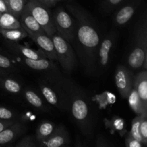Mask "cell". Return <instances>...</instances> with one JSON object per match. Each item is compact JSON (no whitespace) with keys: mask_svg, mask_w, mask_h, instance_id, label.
I'll list each match as a JSON object with an SVG mask.
<instances>
[{"mask_svg":"<svg viewBox=\"0 0 147 147\" xmlns=\"http://www.w3.org/2000/svg\"><path fill=\"white\" fill-rule=\"evenodd\" d=\"M113 126L116 128V130H121V129H123V121L119 118L118 119H116L114 121V124H113Z\"/></svg>","mask_w":147,"mask_h":147,"instance_id":"obj_34","label":"cell"},{"mask_svg":"<svg viewBox=\"0 0 147 147\" xmlns=\"http://www.w3.org/2000/svg\"><path fill=\"white\" fill-rule=\"evenodd\" d=\"M1 12H0V16H1Z\"/></svg>","mask_w":147,"mask_h":147,"instance_id":"obj_37","label":"cell"},{"mask_svg":"<svg viewBox=\"0 0 147 147\" xmlns=\"http://www.w3.org/2000/svg\"><path fill=\"white\" fill-rule=\"evenodd\" d=\"M139 132L144 146L147 144V111L139 115Z\"/></svg>","mask_w":147,"mask_h":147,"instance_id":"obj_25","label":"cell"},{"mask_svg":"<svg viewBox=\"0 0 147 147\" xmlns=\"http://www.w3.org/2000/svg\"><path fill=\"white\" fill-rule=\"evenodd\" d=\"M51 39L54 43L57 53V60L66 72L73 70L76 64V58L74 51L70 43L60 37L57 33L53 34Z\"/></svg>","mask_w":147,"mask_h":147,"instance_id":"obj_4","label":"cell"},{"mask_svg":"<svg viewBox=\"0 0 147 147\" xmlns=\"http://www.w3.org/2000/svg\"><path fill=\"white\" fill-rule=\"evenodd\" d=\"M3 68L0 67V76H2V75H5L6 74V71L5 70H3Z\"/></svg>","mask_w":147,"mask_h":147,"instance_id":"obj_36","label":"cell"},{"mask_svg":"<svg viewBox=\"0 0 147 147\" xmlns=\"http://www.w3.org/2000/svg\"><path fill=\"white\" fill-rule=\"evenodd\" d=\"M24 64L30 68L36 70H44L50 68L53 65V63L50 60L46 58L42 59H29L24 57Z\"/></svg>","mask_w":147,"mask_h":147,"instance_id":"obj_20","label":"cell"},{"mask_svg":"<svg viewBox=\"0 0 147 147\" xmlns=\"http://www.w3.org/2000/svg\"><path fill=\"white\" fill-rule=\"evenodd\" d=\"M38 146V142L36 140L35 137L32 136H26L23 137L15 146L17 147H36Z\"/></svg>","mask_w":147,"mask_h":147,"instance_id":"obj_27","label":"cell"},{"mask_svg":"<svg viewBox=\"0 0 147 147\" xmlns=\"http://www.w3.org/2000/svg\"><path fill=\"white\" fill-rule=\"evenodd\" d=\"M15 123L13 120H0V132Z\"/></svg>","mask_w":147,"mask_h":147,"instance_id":"obj_31","label":"cell"},{"mask_svg":"<svg viewBox=\"0 0 147 147\" xmlns=\"http://www.w3.org/2000/svg\"><path fill=\"white\" fill-rule=\"evenodd\" d=\"M0 28L20 29L22 28L20 20L10 13H1L0 16Z\"/></svg>","mask_w":147,"mask_h":147,"instance_id":"obj_18","label":"cell"},{"mask_svg":"<svg viewBox=\"0 0 147 147\" xmlns=\"http://www.w3.org/2000/svg\"><path fill=\"white\" fill-rule=\"evenodd\" d=\"M0 34L5 40L13 42L21 40L28 36V34L23 27L20 29L0 28Z\"/></svg>","mask_w":147,"mask_h":147,"instance_id":"obj_16","label":"cell"},{"mask_svg":"<svg viewBox=\"0 0 147 147\" xmlns=\"http://www.w3.org/2000/svg\"><path fill=\"white\" fill-rule=\"evenodd\" d=\"M116 87L122 97L127 98L133 88L134 78L132 74L126 67L119 65L115 74Z\"/></svg>","mask_w":147,"mask_h":147,"instance_id":"obj_5","label":"cell"},{"mask_svg":"<svg viewBox=\"0 0 147 147\" xmlns=\"http://www.w3.org/2000/svg\"><path fill=\"white\" fill-rule=\"evenodd\" d=\"M24 96H25L26 99L27 101L32 105L38 109H42L43 107V103L42 99L40 98V96L34 93V91L30 90H25L24 92Z\"/></svg>","mask_w":147,"mask_h":147,"instance_id":"obj_24","label":"cell"},{"mask_svg":"<svg viewBox=\"0 0 147 147\" xmlns=\"http://www.w3.org/2000/svg\"><path fill=\"white\" fill-rule=\"evenodd\" d=\"M0 12L1 13H9L4 0H0Z\"/></svg>","mask_w":147,"mask_h":147,"instance_id":"obj_35","label":"cell"},{"mask_svg":"<svg viewBox=\"0 0 147 147\" xmlns=\"http://www.w3.org/2000/svg\"><path fill=\"white\" fill-rule=\"evenodd\" d=\"M133 87L137 91L144 108L147 109V72H140L134 78Z\"/></svg>","mask_w":147,"mask_h":147,"instance_id":"obj_11","label":"cell"},{"mask_svg":"<svg viewBox=\"0 0 147 147\" xmlns=\"http://www.w3.org/2000/svg\"><path fill=\"white\" fill-rule=\"evenodd\" d=\"M126 145L128 147H143L144 146L142 142H139L136 139H135L134 138L132 137L130 132H129V134L126 136Z\"/></svg>","mask_w":147,"mask_h":147,"instance_id":"obj_29","label":"cell"},{"mask_svg":"<svg viewBox=\"0 0 147 147\" xmlns=\"http://www.w3.org/2000/svg\"><path fill=\"white\" fill-rule=\"evenodd\" d=\"M28 36L39 46L46 57L52 60H57V53L53 40L45 33H32L28 32Z\"/></svg>","mask_w":147,"mask_h":147,"instance_id":"obj_6","label":"cell"},{"mask_svg":"<svg viewBox=\"0 0 147 147\" xmlns=\"http://www.w3.org/2000/svg\"><path fill=\"white\" fill-rule=\"evenodd\" d=\"M123 1V0H105V3L107 7L112 8L121 4Z\"/></svg>","mask_w":147,"mask_h":147,"instance_id":"obj_32","label":"cell"},{"mask_svg":"<svg viewBox=\"0 0 147 147\" xmlns=\"http://www.w3.org/2000/svg\"><path fill=\"white\" fill-rule=\"evenodd\" d=\"M20 18L22 27L27 32H30L32 33H45L26 7H24Z\"/></svg>","mask_w":147,"mask_h":147,"instance_id":"obj_13","label":"cell"},{"mask_svg":"<svg viewBox=\"0 0 147 147\" xmlns=\"http://www.w3.org/2000/svg\"><path fill=\"white\" fill-rule=\"evenodd\" d=\"M115 37L112 34L111 37H106L102 42L98 51V63L100 67H105L109 64V55L114 44Z\"/></svg>","mask_w":147,"mask_h":147,"instance_id":"obj_14","label":"cell"},{"mask_svg":"<svg viewBox=\"0 0 147 147\" xmlns=\"http://www.w3.org/2000/svg\"><path fill=\"white\" fill-rule=\"evenodd\" d=\"M127 98L129 99V104L131 109L134 111V113L137 116H139L144 112L147 111V109H145L144 108L142 100H141L135 88H132Z\"/></svg>","mask_w":147,"mask_h":147,"instance_id":"obj_17","label":"cell"},{"mask_svg":"<svg viewBox=\"0 0 147 147\" xmlns=\"http://www.w3.org/2000/svg\"><path fill=\"white\" fill-rule=\"evenodd\" d=\"M53 21L57 33L70 43L76 37V25L71 16L62 7H58L52 13Z\"/></svg>","mask_w":147,"mask_h":147,"instance_id":"obj_3","label":"cell"},{"mask_svg":"<svg viewBox=\"0 0 147 147\" xmlns=\"http://www.w3.org/2000/svg\"><path fill=\"white\" fill-rule=\"evenodd\" d=\"M0 86L11 93H17L21 90L20 84L11 79H0Z\"/></svg>","mask_w":147,"mask_h":147,"instance_id":"obj_23","label":"cell"},{"mask_svg":"<svg viewBox=\"0 0 147 147\" xmlns=\"http://www.w3.org/2000/svg\"><path fill=\"white\" fill-rule=\"evenodd\" d=\"M75 14L78 18V27H76V36L84 50L93 52L97 51L100 44V37L94 27L90 24V22L82 14H78L77 9H75Z\"/></svg>","mask_w":147,"mask_h":147,"instance_id":"obj_1","label":"cell"},{"mask_svg":"<svg viewBox=\"0 0 147 147\" xmlns=\"http://www.w3.org/2000/svg\"><path fill=\"white\" fill-rule=\"evenodd\" d=\"M14 113L5 107H0V120H12Z\"/></svg>","mask_w":147,"mask_h":147,"instance_id":"obj_28","label":"cell"},{"mask_svg":"<svg viewBox=\"0 0 147 147\" xmlns=\"http://www.w3.org/2000/svg\"><path fill=\"white\" fill-rule=\"evenodd\" d=\"M55 129V126L54 123L51 122L44 121L39 125L36 131L35 139L39 144L43 140L48 137L50 134L53 132V131Z\"/></svg>","mask_w":147,"mask_h":147,"instance_id":"obj_19","label":"cell"},{"mask_svg":"<svg viewBox=\"0 0 147 147\" xmlns=\"http://www.w3.org/2000/svg\"><path fill=\"white\" fill-rule=\"evenodd\" d=\"M12 67L11 61L6 56L0 54V67L3 69L11 68Z\"/></svg>","mask_w":147,"mask_h":147,"instance_id":"obj_30","label":"cell"},{"mask_svg":"<svg viewBox=\"0 0 147 147\" xmlns=\"http://www.w3.org/2000/svg\"><path fill=\"white\" fill-rule=\"evenodd\" d=\"M24 127L21 123L16 122L0 132V146L12 143L24 131Z\"/></svg>","mask_w":147,"mask_h":147,"instance_id":"obj_9","label":"cell"},{"mask_svg":"<svg viewBox=\"0 0 147 147\" xmlns=\"http://www.w3.org/2000/svg\"><path fill=\"white\" fill-rule=\"evenodd\" d=\"M40 88H41L42 95L45 98L47 101L51 105L57 106V103H58V100H57V97L55 92L51 88L45 86V85H40Z\"/></svg>","mask_w":147,"mask_h":147,"instance_id":"obj_22","label":"cell"},{"mask_svg":"<svg viewBox=\"0 0 147 147\" xmlns=\"http://www.w3.org/2000/svg\"><path fill=\"white\" fill-rule=\"evenodd\" d=\"M10 14L17 19H20L24 7L27 0H4Z\"/></svg>","mask_w":147,"mask_h":147,"instance_id":"obj_21","label":"cell"},{"mask_svg":"<svg viewBox=\"0 0 147 147\" xmlns=\"http://www.w3.org/2000/svg\"><path fill=\"white\" fill-rule=\"evenodd\" d=\"M43 4H44L45 7H47V8H51V7H54L55 5V4H57L58 1H60V0H40Z\"/></svg>","mask_w":147,"mask_h":147,"instance_id":"obj_33","label":"cell"},{"mask_svg":"<svg viewBox=\"0 0 147 147\" xmlns=\"http://www.w3.org/2000/svg\"><path fill=\"white\" fill-rule=\"evenodd\" d=\"M69 143L68 136L65 129L58 126L45 140L39 144V146L61 147L67 146Z\"/></svg>","mask_w":147,"mask_h":147,"instance_id":"obj_8","label":"cell"},{"mask_svg":"<svg viewBox=\"0 0 147 147\" xmlns=\"http://www.w3.org/2000/svg\"><path fill=\"white\" fill-rule=\"evenodd\" d=\"M132 137L143 144V139L139 132V116H136L132 121L131 130L130 131Z\"/></svg>","mask_w":147,"mask_h":147,"instance_id":"obj_26","label":"cell"},{"mask_svg":"<svg viewBox=\"0 0 147 147\" xmlns=\"http://www.w3.org/2000/svg\"><path fill=\"white\" fill-rule=\"evenodd\" d=\"M72 113L76 120L83 121L88 115V106L85 100L77 98L72 104Z\"/></svg>","mask_w":147,"mask_h":147,"instance_id":"obj_15","label":"cell"},{"mask_svg":"<svg viewBox=\"0 0 147 147\" xmlns=\"http://www.w3.org/2000/svg\"><path fill=\"white\" fill-rule=\"evenodd\" d=\"M25 7L49 37L51 38L53 34L57 33L50 9L45 7L40 0H27Z\"/></svg>","mask_w":147,"mask_h":147,"instance_id":"obj_2","label":"cell"},{"mask_svg":"<svg viewBox=\"0 0 147 147\" xmlns=\"http://www.w3.org/2000/svg\"><path fill=\"white\" fill-rule=\"evenodd\" d=\"M139 0H132L130 3L122 7L116 14L115 24L118 26H122L127 23L133 17L136 10Z\"/></svg>","mask_w":147,"mask_h":147,"instance_id":"obj_12","label":"cell"},{"mask_svg":"<svg viewBox=\"0 0 147 147\" xmlns=\"http://www.w3.org/2000/svg\"><path fill=\"white\" fill-rule=\"evenodd\" d=\"M139 44L134 48L130 53L128 59L129 66L134 69H139L140 67H146V38L144 40H138Z\"/></svg>","mask_w":147,"mask_h":147,"instance_id":"obj_7","label":"cell"},{"mask_svg":"<svg viewBox=\"0 0 147 147\" xmlns=\"http://www.w3.org/2000/svg\"><path fill=\"white\" fill-rule=\"evenodd\" d=\"M7 47L10 51L12 53H16V54L22 56L23 57L29 59H42V58H46L44 54H42L40 52L35 51V50L30 49L29 47H25V46L21 45L20 44L17 43V42L13 41H7L6 42Z\"/></svg>","mask_w":147,"mask_h":147,"instance_id":"obj_10","label":"cell"}]
</instances>
